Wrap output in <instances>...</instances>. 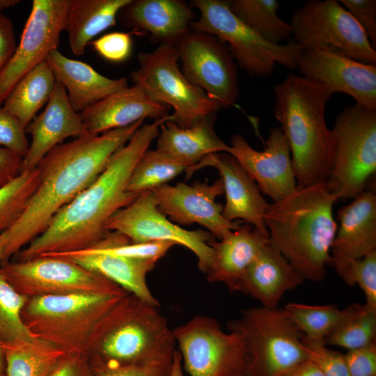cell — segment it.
<instances>
[{"label": "cell", "mask_w": 376, "mask_h": 376, "mask_svg": "<svg viewBox=\"0 0 376 376\" xmlns=\"http://www.w3.org/2000/svg\"><path fill=\"white\" fill-rule=\"evenodd\" d=\"M171 115L143 124L118 148L97 179L62 207L45 230L18 252V261L39 256L75 252L93 247L107 235L109 219L138 196L127 191L131 173L160 125Z\"/></svg>", "instance_id": "1"}, {"label": "cell", "mask_w": 376, "mask_h": 376, "mask_svg": "<svg viewBox=\"0 0 376 376\" xmlns=\"http://www.w3.org/2000/svg\"><path fill=\"white\" fill-rule=\"evenodd\" d=\"M143 121L100 134H88L51 150L37 166L40 178L35 191L20 217L5 231L1 263L41 234L62 207L93 182Z\"/></svg>", "instance_id": "2"}, {"label": "cell", "mask_w": 376, "mask_h": 376, "mask_svg": "<svg viewBox=\"0 0 376 376\" xmlns=\"http://www.w3.org/2000/svg\"><path fill=\"white\" fill-rule=\"evenodd\" d=\"M336 197L325 182L297 187L269 205L265 222L269 240L305 280L322 281L331 265L337 230L333 216Z\"/></svg>", "instance_id": "3"}, {"label": "cell", "mask_w": 376, "mask_h": 376, "mask_svg": "<svg viewBox=\"0 0 376 376\" xmlns=\"http://www.w3.org/2000/svg\"><path fill=\"white\" fill-rule=\"evenodd\" d=\"M274 113L288 143L297 187L326 182L334 136L324 109L333 94L323 84L290 73L274 88Z\"/></svg>", "instance_id": "4"}, {"label": "cell", "mask_w": 376, "mask_h": 376, "mask_svg": "<svg viewBox=\"0 0 376 376\" xmlns=\"http://www.w3.org/2000/svg\"><path fill=\"white\" fill-rule=\"evenodd\" d=\"M175 347L159 306L127 293L101 321L88 356L104 365L128 366L172 358Z\"/></svg>", "instance_id": "5"}, {"label": "cell", "mask_w": 376, "mask_h": 376, "mask_svg": "<svg viewBox=\"0 0 376 376\" xmlns=\"http://www.w3.org/2000/svg\"><path fill=\"white\" fill-rule=\"evenodd\" d=\"M127 293H75L29 298L22 318L38 338L65 352L88 354L101 321Z\"/></svg>", "instance_id": "6"}, {"label": "cell", "mask_w": 376, "mask_h": 376, "mask_svg": "<svg viewBox=\"0 0 376 376\" xmlns=\"http://www.w3.org/2000/svg\"><path fill=\"white\" fill-rule=\"evenodd\" d=\"M228 329L242 338L246 376H286L308 359L304 335L284 308L245 309Z\"/></svg>", "instance_id": "7"}, {"label": "cell", "mask_w": 376, "mask_h": 376, "mask_svg": "<svg viewBox=\"0 0 376 376\" xmlns=\"http://www.w3.org/2000/svg\"><path fill=\"white\" fill-rule=\"evenodd\" d=\"M190 6L200 12L190 27L227 42L233 59L250 76L269 77L277 63L297 68L303 49L299 45L293 41L279 45L267 42L232 13L228 1L193 0Z\"/></svg>", "instance_id": "8"}, {"label": "cell", "mask_w": 376, "mask_h": 376, "mask_svg": "<svg viewBox=\"0 0 376 376\" xmlns=\"http://www.w3.org/2000/svg\"><path fill=\"white\" fill-rule=\"evenodd\" d=\"M334 153L325 182L337 200L354 198L376 172V109L345 107L331 130Z\"/></svg>", "instance_id": "9"}, {"label": "cell", "mask_w": 376, "mask_h": 376, "mask_svg": "<svg viewBox=\"0 0 376 376\" xmlns=\"http://www.w3.org/2000/svg\"><path fill=\"white\" fill-rule=\"evenodd\" d=\"M178 60L175 45L161 43L152 52L138 54L139 68L131 76L134 84L152 98L171 107V120L185 128L217 114L221 107L187 80L179 68Z\"/></svg>", "instance_id": "10"}, {"label": "cell", "mask_w": 376, "mask_h": 376, "mask_svg": "<svg viewBox=\"0 0 376 376\" xmlns=\"http://www.w3.org/2000/svg\"><path fill=\"white\" fill-rule=\"evenodd\" d=\"M290 26L293 42L303 49L329 50L376 65V50L362 27L338 1H308L295 10Z\"/></svg>", "instance_id": "11"}, {"label": "cell", "mask_w": 376, "mask_h": 376, "mask_svg": "<svg viewBox=\"0 0 376 376\" xmlns=\"http://www.w3.org/2000/svg\"><path fill=\"white\" fill-rule=\"evenodd\" d=\"M183 369L189 376H246L244 345L207 315H196L172 329Z\"/></svg>", "instance_id": "12"}, {"label": "cell", "mask_w": 376, "mask_h": 376, "mask_svg": "<svg viewBox=\"0 0 376 376\" xmlns=\"http://www.w3.org/2000/svg\"><path fill=\"white\" fill-rule=\"evenodd\" d=\"M0 271L17 292L29 298L127 292L104 276L62 257L39 256L24 261H8L1 264Z\"/></svg>", "instance_id": "13"}, {"label": "cell", "mask_w": 376, "mask_h": 376, "mask_svg": "<svg viewBox=\"0 0 376 376\" xmlns=\"http://www.w3.org/2000/svg\"><path fill=\"white\" fill-rule=\"evenodd\" d=\"M106 228L127 237L131 242H171L191 251L201 272L206 274L213 256L214 235L203 230H189L166 218L158 209L152 191H143L128 205L117 211Z\"/></svg>", "instance_id": "14"}, {"label": "cell", "mask_w": 376, "mask_h": 376, "mask_svg": "<svg viewBox=\"0 0 376 376\" xmlns=\"http://www.w3.org/2000/svg\"><path fill=\"white\" fill-rule=\"evenodd\" d=\"M182 72L221 108L235 106L240 89L237 68L225 42L203 32L190 31L175 45Z\"/></svg>", "instance_id": "15"}, {"label": "cell", "mask_w": 376, "mask_h": 376, "mask_svg": "<svg viewBox=\"0 0 376 376\" xmlns=\"http://www.w3.org/2000/svg\"><path fill=\"white\" fill-rule=\"evenodd\" d=\"M69 0H33L19 45L0 73V107L27 73L58 49Z\"/></svg>", "instance_id": "16"}, {"label": "cell", "mask_w": 376, "mask_h": 376, "mask_svg": "<svg viewBox=\"0 0 376 376\" xmlns=\"http://www.w3.org/2000/svg\"><path fill=\"white\" fill-rule=\"evenodd\" d=\"M159 211L180 225L197 223L207 228L214 237L221 240L237 229L242 221H229L223 216L224 205L216 201L224 194L221 178L210 185L196 181L191 185L179 182L168 184L152 190Z\"/></svg>", "instance_id": "17"}, {"label": "cell", "mask_w": 376, "mask_h": 376, "mask_svg": "<svg viewBox=\"0 0 376 376\" xmlns=\"http://www.w3.org/2000/svg\"><path fill=\"white\" fill-rule=\"evenodd\" d=\"M229 154L257 183L260 191L274 202L297 189L290 150L280 127L270 129L264 150L253 149L241 134L231 137Z\"/></svg>", "instance_id": "18"}, {"label": "cell", "mask_w": 376, "mask_h": 376, "mask_svg": "<svg viewBox=\"0 0 376 376\" xmlns=\"http://www.w3.org/2000/svg\"><path fill=\"white\" fill-rule=\"evenodd\" d=\"M297 68L301 76L323 84L332 93H346L356 104L376 109V65L329 50L302 49Z\"/></svg>", "instance_id": "19"}, {"label": "cell", "mask_w": 376, "mask_h": 376, "mask_svg": "<svg viewBox=\"0 0 376 376\" xmlns=\"http://www.w3.org/2000/svg\"><path fill=\"white\" fill-rule=\"evenodd\" d=\"M214 167L223 182L226 203L223 216L229 221L242 219L262 233L268 235L265 216L269 207L256 182L236 159L228 152H215L188 168L186 179L204 166Z\"/></svg>", "instance_id": "20"}, {"label": "cell", "mask_w": 376, "mask_h": 376, "mask_svg": "<svg viewBox=\"0 0 376 376\" xmlns=\"http://www.w3.org/2000/svg\"><path fill=\"white\" fill-rule=\"evenodd\" d=\"M25 130L31 135V142L23 157L22 171L36 169L43 157L65 139L88 134L79 113L73 109L65 88L58 81L45 109Z\"/></svg>", "instance_id": "21"}, {"label": "cell", "mask_w": 376, "mask_h": 376, "mask_svg": "<svg viewBox=\"0 0 376 376\" xmlns=\"http://www.w3.org/2000/svg\"><path fill=\"white\" fill-rule=\"evenodd\" d=\"M117 19L136 34L148 33L151 40L175 45L190 31L195 15L181 0H130Z\"/></svg>", "instance_id": "22"}, {"label": "cell", "mask_w": 376, "mask_h": 376, "mask_svg": "<svg viewBox=\"0 0 376 376\" xmlns=\"http://www.w3.org/2000/svg\"><path fill=\"white\" fill-rule=\"evenodd\" d=\"M339 228L331 249V265L338 274L350 260L376 250V194L363 191L337 212Z\"/></svg>", "instance_id": "23"}, {"label": "cell", "mask_w": 376, "mask_h": 376, "mask_svg": "<svg viewBox=\"0 0 376 376\" xmlns=\"http://www.w3.org/2000/svg\"><path fill=\"white\" fill-rule=\"evenodd\" d=\"M169 108L134 84L109 95L79 114L88 134H100L147 118H162L169 115Z\"/></svg>", "instance_id": "24"}, {"label": "cell", "mask_w": 376, "mask_h": 376, "mask_svg": "<svg viewBox=\"0 0 376 376\" xmlns=\"http://www.w3.org/2000/svg\"><path fill=\"white\" fill-rule=\"evenodd\" d=\"M304 279L270 242L259 252L246 269L237 291L258 301L261 306L278 308L285 292Z\"/></svg>", "instance_id": "25"}, {"label": "cell", "mask_w": 376, "mask_h": 376, "mask_svg": "<svg viewBox=\"0 0 376 376\" xmlns=\"http://www.w3.org/2000/svg\"><path fill=\"white\" fill-rule=\"evenodd\" d=\"M269 242L268 235L246 223L241 224L219 241L210 243L213 256L205 274L207 279L223 283L232 292L237 291L246 269Z\"/></svg>", "instance_id": "26"}, {"label": "cell", "mask_w": 376, "mask_h": 376, "mask_svg": "<svg viewBox=\"0 0 376 376\" xmlns=\"http://www.w3.org/2000/svg\"><path fill=\"white\" fill-rule=\"evenodd\" d=\"M45 61L52 70L56 80L65 88L69 102L77 113L128 86L126 78L105 77L89 64L70 58L58 49L51 52Z\"/></svg>", "instance_id": "27"}, {"label": "cell", "mask_w": 376, "mask_h": 376, "mask_svg": "<svg viewBox=\"0 0 376 376\" xmlns=\"http://www.w3.org/2000/svg\"><path fill=\"white\" fill-rule=\"evenodd\" d=\"M42 256L67 258L86 269L104 276L144 301L159 307L158 300L150 292L146 282L147 274L155 267V262L95 252L88 249Z\"/></svg>", "instance_id": "28"}, {"label": "cell", "mask_w": 376, "mask_h": 376, "mask_svg": "<svg viewBox=\"0 0 376 376\" xmlns=\"http://www.w3.org/2000/svg\"><path fill=\"white\" fill-rule=\"evenodd\" d=\"M217 115L207 116L185 128L171 120L165 121L159 127L157 150L183 164L187 169L210 154L228 153L230 146L214 130Z\"/></svg>", "instance_id": "29"}, {"label": "cell", "mask_w": 376, "mask_h": 376, "mask_svg": "<svg viewBox=\"0 0 376 376\" xmlns=\"http://www.w3.org/2000/svg\"><path fill=\"white\" fill-rule=\"evenodd\" d=\"M130 0H69L63 31L73 54L81 56L93 39L115 26L120 10Z\"/></svg>", "instance_id": "30"}, {"label": "cell", "mask_w": 376, "mask_h": 376, "mask_svg": "<svg viewBox=\"0 0 376 376\" xmlns=\"http://www.w3.org/2000/svg\"><path fill=\"white\" fill-rule=\"evenodd\" d=\"M56 81L52 70L44 61L20 79L2 107L26 127L49 100Z\"/></svg>", "instance_id": "31"}, {"label": "cell", "mask_w": 376, "mask_h": 376, "mask_svg": "<svg viewBox=\"0 0 376 376\" xmlns=\"http://www.w3.org/2000/svg\"><path fill=\"white\" fill-rule=\"evenodd\" d=\"M2 345L6 376H49L67 353L39 338Z\"/></svg>", "instance_id": "32"}, {"label": "cell", "mask_w": 376, "mask_h": 376, "mask_svg": "<svg viewBox=\"0 0 376 376\" xmlns=\"http://www.w3.org/2000/svg\"><path fill=\"white\" fill-rule=\"evenodd\" d=\"M232 13L267 42L279 45L292 36L290 24L279 18L276 0L228 1Z\"/></svg>", "instance_id": "33"}, {"label": "cell", "mask_w": 376, "mask_h": 376, "mask_svg": "<svg viewBox=\"0 0 376 376\" xmlns=\"http://www.w3.org/2000/svg\"><path fill=\"white\" fill-rule=\"evenodd\" d=\"M376 341V309L366 304L352 303L341 310L340 318L326 345L347 350Z\"/></svg>", "instance_id": "34"}, {"label": "cell", "mask_w": 376, "mask_h": 376, "mask_svg": "<svg viewBox=\"0 0 376 376\" xmlns=\"http://www.w3.org/2000/svg\"><path fill=\"white\" fill-rule=\"evenodd\" d=\"M186 169L169 155L157 150H147L131 173L127 191L135 194L151 191L166 185Z\"/></svg>", "instance_id": "35"}, {"label": "cell", "mask_w": 376, "mask_h": 376, "mask_svg": "<svg viewBox=\"0 0 376 376\" xmlns=\"http://www.w3.org/2000/svg\"><path fill=\"white\" fill-rule=\"evenodd\" d=\"M29 297L17 292L0 271V340L10 345L38 339L28 329L22 311Z\"/></svg>", "instance_id": "36"}, {"label": "cell", "mask_w": 376, "mask_h": 376, "mask_svg": "<svg viewBox=\"0 0 376 376\" xmlns=\"http://www.w3.org/2000/svg\"><path fill=\"white\" fill-rule=\"evenodd\" d=\"M284 308L306 340L324 344L341 313L336 305L330 304L318 306L288 303Z\"/></svg>", "instance_id": "37"}, {"label": "cell", "mask_w": 376, "mask_h": 376, "mask_svg": "<svg viewBox=\"0 0 376 376\" xmlns=\"http://www.w3.org/2000/svg\"><path fill=\"white\" fill-rule=\"evenodd\" d=\"M39 178L38 168L22 171L0 187V234L9 229L20 217L38 185Z\"/></svg>", "instance_id": "38"}, {"label": "cell", "mask_w": 376, "mask_h": 376, "mask_svg": "<svg viewBox=\"0 0 376 376\" xmlns=\"http://www.w3.org/2000/svg\"><path fill=\"white\" fill-rule=\"evenodd\" d=\"M338 275L349 285L357 284L364 293L365 304L376 309V250L349 261Z\"/></svg>", "instance_id": "39"}, {"label": "cell", "mask_w": 376, "mask_h": 376, "mask_svg": "<svg viewBox=\"0 0 376 376\" xmlns=\"http://www.w3.org/2000/svg\"><path fill=\"white\" fill-rule=\"evenodd\" d=\"M170 359L128 366H109L91 361L95 376H171Z\"/></svg>", "instance_id": "40"}, {"label": "cell", "mask_w": 376, "mask_h": 376, "mask_svg": "<svg viewBox=\"0 0 376 376\" xmlns=\"http://www.w3.org/2000/svg\"><path fill=\"white\" fill-rule=\"evenodd\" d=\"M302 343L308 359L325 376H350L344 354L327 348L324 343L308 341L304 336Z\"/></svg>", "instance_id": "41"}, {"label": "cell", "mask_w": 376, "mask_h": 376, "mask_svg": "<svg viewBox=\"0 0 376 376\" xmlns=\"http://www.w3.org/2000/svg\"><path fill=\"white\" fill-rule=\"evenodd\" d=\"M25 128L16 117L0 107V146L24 157L29 147Z\"/></svg>", "instance_id": "42"}, {"label": "cell", "mask_w": 376, "mask_h": 376, "mask_svg": "<svg viewBox=\"0 0 376 376\" xmlns=\"http://www.w3.org/2000/svg\"><path fill=\"white\" fill-rule=\"evenodd\" d=\"M90 45L104 59L111 62H122L131 54L132 35L118 31L108 33L93 40Z\"/></svg>", "instance_id": "43"}, {"label": "cell", "mask_w": 376, "mask_h": 376, "mask_svg": "<svg viewBox=\"0 0 376 376\" xmlns=\"http://www.w3.org/2000/svg\"><path fill=\"white\" fill-rule=\"evenodd\" d=\"M340 4L353 16L376 50V1L340 0Z\"/></svg>", "instance_id": "44"}, {"label": "cell", "mask_w": 376, "mask_h": 376, "mask_svg": "<svg viewBox=\"0 0 376 376\" xmlns=\"http://www.w3.org/2000/svg\"><path fill=\"white\" fill-rule=\"evenodd\" d=\"M344 355L350 376H376V341Z\"/></svg>", "instance_id": "45"}, {"label": "cell", "mask_w": 376, "mask_h": 376, "mask_svg": "<svg viewBox=\"0 0 376 376\" xmlns=\"http://www.w3.org/2000/svg\"><path fill=\"white\" fill-rule=\"evenodd\" d=\"M49 376H95L88 354L67 352Z\"/></svg>", "instance_id": "46"}, {"label": "cell", "mask_w": 376, "mask_h": 376, "mask_svg": "<svg viewBox=\"0 0 376 376\" xmlns=\"http://www.w3.org/2000/svg\"><path fill=\"white\" fill-rule=\"evenodd\" d=\"M17 47L14 25L0 11V73L13 56Z\"/></svg>", "instance_id": "47"}, {"label": "cell", "mask_w": 376, "mask_h": 376, "mask_svg": "<svg viewBox=\"0 0 376 376\" xmlns=\"http://www.w3.org/2000/svg\"><path fill=\"white\" fill-rule=\"evenodd\" d=\"M23 157L0 146V187L7 184L21 172Z\"/></svg>", "instance_id": "48"}, {"label": "cell", "mask_w": 376, "mask_h": 376, "mask_svg": "<svg viewBox=\"0 0 376 376\" xmlns=\"http://www.w3.org/2000/svg\"><path fill=\"white\" fill-rule=\"evenodd\" d=\"M286 376H325L312 361L307 359L294 368Z\"/></svg>", "instance_id": "49"}, {"label": "cell", "mask_w": 376, "mask_h": 376, "mask_svg": "<svg viewBox=\"0 0 376 376\" xmlns=\"http://www.w3.org/2000/svg\"><path fill=\"white\" fill-rule=\"evenodd\" d=\"M171 376H186L183 372L181 357L178 350L173 354V368Z\"/></svg>", "instance_id": "50"}, {"label": "cell", "mask_w": 376, "mask_h": 376, "mask_svg": "<svg viewBox=\"0 0 376 376\" xmlns=\"http://www.w3.org/2000/svg\"><path fill=\"white\" fill-rule=\"evenodd\" d=\"M20 2L19 0H0V11L12 8Z\"/></svg>", "instance_id": "51"}, {"label": "cell", "mask_w": 376, "mask_h": 376, "mask_svg": "<svg viewBox=\"0 0 376 376\" xmlns=\"http://www.w3.org/2000/svg\"><path fill=\"white\" fill-rule=\"evenodd\" d=\"M6 365L2 343L0 340V376H6Z\"/></svg>", "instance_id": "52"}, {"label": "cell", "mask_w": 376, "mask_h": 376, "mask_svg": "<svg viewBox=\"0 0 376 376\" xmlns=\"http://www.w3.org/2000/svg\"><path fill=\"white\" fill-rule=\"evenodd\" d=\"M0 239H1V234H0Z\"/></svg>", "instance_id": "53"}]
</instances>
